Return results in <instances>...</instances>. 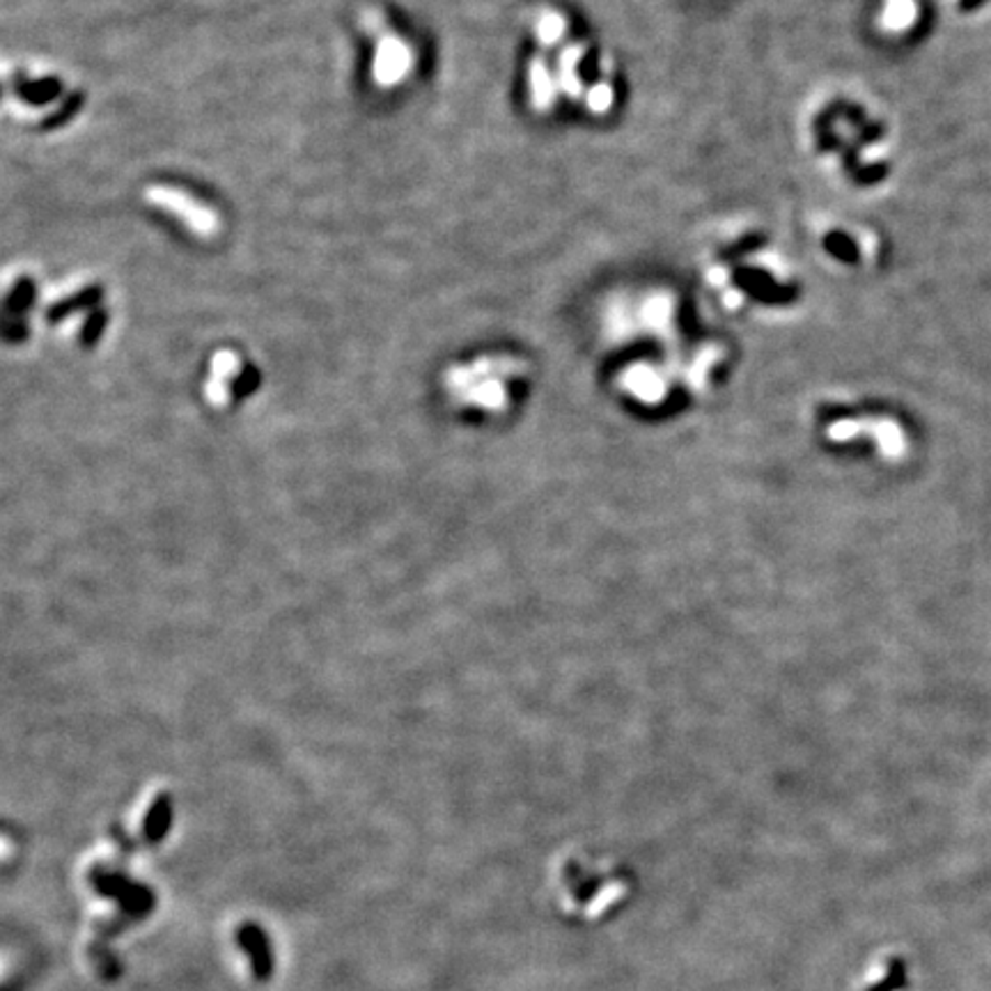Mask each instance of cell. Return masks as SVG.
<instances>
[{
  "label": "cell",
  "mask_w": 991,
  "mask_h": 991,
  "mask_svg": "<svg viewBox=\"0 0 991 991\" xmlns=\"http://www.w3.org/2000/svg\"><path fill=\"white\" fill-rule=\"evenodd\" d=\"M146 197L152 205L180 216L182 223H186L188 230H193L195 235L207 237L218 230L216 214L209 207L197 203L195 197H191L188 193H182L177 188H168V186H152L146 191Z\"/></svg>",
  "instance_id": "cell-1"
},
{
  "label": "cell",
  "mask_w": 991,
  "mask_h": 991,
  "mask_svg": "<svg viewBox=\"0 0 991 991\" xmlns=\"http://www.w3.org/2000/svg\"><path fill=\"white\" fill-rule=\"evenodd\" d=\"M413 65V51L411 46L400 40L398 35H381L377 44V58L373 65L375 80L379 85H395L409 76V69Z\"/></svg>",
  "instance_id": "cell-2"
},
{
  "label": "cell",
  "mask_w": 991,
  "mask_h": 991,
  "mask_svg": "<svg viewBox=\"0 0 991 991\" xmlns=\"http://www.w3.org/2000/svg\"><path fill=\"white\" fill-rule=\"evenodd\" d=\"M640 320L645 326L655 328V331H664L668 328V324L672 322V313H675V299L666 292H655L647 294L638 308Z\"/></svg>",
  "instance_id": "cell-3"
},
{
  "label": "cell",
  "mask_w": 991,
  "mask_h": 991,
  "mask_svg": "<svg viewBox=\"0 0 991 991\" xmlns=\"http://www.w3.org/2000/svg\"><path fill=\"white\" fill-rule=\"evenodd\" d=\"M530 99L535 104V108H549L556 99V78L551 74V69L542 63V61H532L530 65Z\"/></svg>",
  "instance_id": "cell-4"
},
{
  "label": "cell",
  "mask_w": 991,
  "mask_h": 991,
  "mask_svg": "<svg viewBox=\"0 0 991 991\" xmlns=\"http://www.w3.org/2000/svg\"><path fill=\"white\" fill-rule=\"evenodd\" d=\"M581 55H583V46L581 44H570L568 49L562 51V55H560V65H558V83H560V88L564 90V95H570V97H581V90H583V85H581V78H579V72H577V65H579V61H581Z\"/></svg>",
  "instance_id": "cell-5"
},
{
  "label": "cell",
  "mask_w": 991,
  "mask_h": 991,
  "mask_svg": "<svg viewBox=\"0 0 991 991\" xmlns=\"http://www.w3.org/2000/svg\"><path fill=\"white\" fill-rule=\"evenodd\" d=\"M564 31H568V21H564V17L558 14L556 10H545L535 21L537 42L547 49L556 46L562 40Z\"/></svg>",
  "instance_id": "cell-6"
},
{
  "label": "cell",
  "mask_w": 991,
  "mask_h": 991,
  "mask_svg": "<svg viewBox=\"0 0 991 991\" xmlns=\"http://www.w3.org/2000/svg\"><path fill=\"white\" fill-rule=\"evenodd\" d=\"M585 104L592 112H608V108L613 104V88L606 80L594 83L592 88H588V93H585Z\"/></svg>",
  "instance_id": "cell-7"
},
{
  "label": "cell",
  "mask_w": 991,
  "mask_h": 991,
  "mask_svg": "<svg viewBox=\"0 0 991 991\" xmlns=\"http://www.w3.org/2000/svg\"><path fill=\"white\" fill-rule=\"evenodd\" d=\"M916 12V6L912 0H888V8L884 12L886 21H893L895 25H904V21H909Z\"/></svg>",
  "instance_id": "cell-8"
}]
</instances>
